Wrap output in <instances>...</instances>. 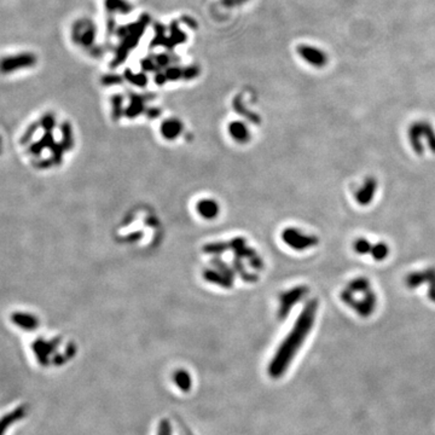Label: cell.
<instances>
[{
  "mask_svg": "<svg viewBox=\"0 0 435 435\" xmlns=\"http://www.w3.org/2000/svg\"><path fill=\"white\" fill-rule=\"evenodd\" d=\"M296 51L302 61H305L309 65H313L315 68H322L328 63L327 53L323 50L317 48V46L301 44V45L297 46Z\"/></svg>",
  "mask_w": 435,
  "mask_h": 435,
  "instance_id": "5",
  "label": "cell"
},
{
  "mask_svg": "<svg viewBox=\"0 0 435 435\" xmlns=\"http://www.w3.org/2000/svg\"><path fill=\"white\" fill-rule=\"evenodd\" d=\"M157 435H172V427L168 419H162L160 422Z\"/></svg>",
  "mask_w": 435,
  "mask_h": 435,
  "instance_id": "23",
  "label": "cell"
},
{
  "mask_svg": "<svg viewBox=\"0 0 435 435\" xmlns=\"http://www.w3.org/2000/svg\"><path fill=\"white\" fill-rule=\"evenodd\" d=\"M11 321L16 327L26 331H34L39 325V321L35 315L23 312H16L11 315Z\"/></svg>",
  "mask_w": 435,
  "mask_h": 435,
  "instance_id": "7",
  "label": "cell"
},
{
  "mask_svg": "<svg viewBox=\"0 0 435 435\" xmlns=\"http://www.w3.org/2000/svg\"><path fill=\"white\" fill-rule=\"evenodd\" d=\"M67 362H68V358L64 354H57V355H55L52 358V364L53 365H57V366L63 365Z\"/></svg>",
  "mask_w": 435,
  "mask_h": 435,
  "instance_id": "24",
  "label": "cell"
},
{
  "mask_svg": "<svg viewBox=\"0 0 435 435\" xmlns=\"http://www.w3.org/2000/svg\"><path fill=\"white\" fill-rule=\"evenodd\" d=\"M140 68H142L145 73H149V71H156V70L159 71V67L157 64H156L154 55L146 56V57L142 58V61H140Z\"/></svg>",
  "mask_w": 435,
  "mask_h": 435,
  "instance_id": "20",
  "label": "cell"
},
{
  "mask_svg": "<svg viewBox=\"0 0 435 435\" xmlns=\"http://www.w3.org/2000/svg\"><path fill=\"white\" fill-rule=\"evenodd\" d=\"M150 20L151 18L149 15H142L137 22H132L126 26L116 28L115 34L120 37V44L115 51V57L111 62V67H117L126 61L130 52L139 44L143 34L145 33L146 27L149 26Z\"/></svg>",
  "mask_w": 435,
  "mask_h": 435,
  "instance_id": "2",
  "label": "cell"
},
{
  "mask_svg": "<svg viewBox=\"0 0 435 435\" xmlns=\"http://www.w3.org/2000/svg\"><path fill=\"white\" fill-rule=\"evenodd\" d=\"M121 81L122 77L116 74H106L102 77L103 85H116V84H121Z\"/></svg>",
  "mask_w": 435,
  "mask_h": 435,
  "instance_id": "22",
  "label": "cell"
},
{
  "mask_svg": "<svg viewBox=\"0 0 435 435\" xmlns=\"http://www.w3.org/2000/svg\"><path fill=\"white\" fill-rule=\"evenodd\" d=\"M181 435H192L185 427H181Z\"/></svg>",
  "mask_w": 435,
  "mask_h": 435,
  "instance_id": "28",
  "label": "cell"
},
{
  "mask_svg": "<svg viewBox=\"0 0 435 435\" xmlns=\"http://www.w3.org/2000/svg\"><path fill=\"white\" fill-rule=\"evenodd\" d=\"M154 80H155V83L157 84V85H164L166 81H168L167 77H166L165 71H161V70H159L157 73L155 74Z\"/></svg>",
  "mask_w": 435,
  "mask_h": 435,
  "instance_id": "27",
  "label": "cell"
},
{
  "mask_svg": "<svg viewBox=\"0 0 435 435\" xmlns=\"http://www.w3.org/2000/svg\"><path fill=\"white\" fill-rule=\"evenodd\" d=\"M97 29L92 21L89 18H81L74 22L71 27V39L75 45H79L85 50L95 49Z\"/></svg>",
  "mask_w": 435,
  "mask_h": 435,
  "instance_id": "3",
  "label": "cell"
},
{
  "mask_svg": "<svg viewBox=\"0 0 435 435\" xmlns=\"http://www.w3.org/2000/svg\"><path fill=\"white\" fill-rule=\"evenodd\" d=\"M37 58L33 52H20L16 55L5 56L2 61V70L4 74H10L21 69H28L36 64Z\"/></svg>",
  "mask_w": 435,
  "mask_h": 435,
  "instance_id": "4",
  "label": "cell"
},
{
  "mask_svg": "<svg viewBox=\"0 0 435 435\" xmlns=\"http://www.w3.org/2000/svg\"><path fill=\"white\" fill-rule=\"evenodd\" d=\"M228 133H230L231 138H233L236 142H246L249 138L248 128L241 121L231 122L228 125Z\"/></svg>",
  "mask_w": 435,
  "mask_h": 435,
  "instance_id": "14",
  "label": "cell"
},
{
  "mask_svg": "<svg viewBox=\"0 0 435 435\" xmlns=\"http://www.w3.org/2000/svg\"><path fill=\"white\" fill-rule=\"evenodd\" d=\"M181 132V124L177 118H168L161 126V133L166 139H174Z\"/></svg>",
  "mask_w": 435,
  "mask_h": 435,
  "instance_id": "13",
  "label": "cell"
},
{
  "mask_svg": "<svg viewBox=\"0 0 435 435\" xmlns=\"http://www.w3.org/2000/svg\"><path fill=\"white\" fill-rule=\"evenodd\" d=\"M154 30H155V35L154 39H152L151 44H150V46L151 48H157V46H164V48H167V40L168 36L166 35V32H167V27L164 26L162 23H160V22H156L154 24Z\"/></svg>",
  "mask_w": 435,
  "mask_h": 435,
  "instance_id": "17",
  "label": "cell"
},
{
  "mask_svg": "<svg viewBox=\"0 0 435 435\" xmlns=\"http://www.w3.org/2000/svg\"><path fill=\"white\" fill-rule=\"evenodd\" d=\"M164 71L168 81H178L184 79V68L179 67L178 64L171 65V67L166 68Z\"/></svg>",
  "mask_w": 435,
  "mask_h": 435,
  "instance_id": "19",
  "label": "cell"
},
{
  "mask_svg": "<svg viewBox=\"0 0 435 435\" xmlns=\"http://www.w3.org/2000/svg\"><path fill=\"white\" fill-rule=\"evenodd\" d=\"M315 312H317V302L311 301L303 308L302 313L297 318L293 330L282 342L280 348L277 349L276 354L268 365V375L273 378H280L284 375L287 369L289 368L290 363L293 362L294 357L302 346L306 336L312 329L314 323Z\"/></svg>",
  "mask_w": 435,
  "mask_h": 435,
  "instance_id": "1",
  "label": "cell"
},
{
  "mask_svg": "<svg viewBox=\"0 0 435 435\" xmlns=\"http://www.w3.org/2000/svg\"><path fill=\"white\" fill-rule=\"evenodd\" d=\"M200 73H201V70H200L199 65L191 64V65H187V67H184V80L196 79V77L200 75Z\"/></svg>",
  "mask_w": 435,
  "mask_h": 435,
  "instance_id": "21",
  "label": "cell"
},
{
  "mask_svg": "<svg viewBox=\"0 0 435 435\" xmlns=\"http://www.w3.org/2000/svg\"><path fill=\"white\" fill-rule=\"evenodd\" d=\"M26 414H27V408L24 405L18 406V408L15 409L14 411H11L10 414H6L2 419V435H4L5 430L8 429L11 424H14L15 422L20 421V419L26 417Z\"/></svg>",
  "mask_w": 435,
  "mask_h": 435,
  "instance_id": "12",
  "label": "cell"
},
{
  "mask_svg": "<svg viewBox=\"0 0 435 435\" xmlns=\"http://www.w3.org/2000/svg\"><path fill=\"white\" fill-rule=\"evenodd\" d=\"M33 352L40 365L46 366L50 364V355H51V353H50L49 343L46 342V341H44L43 339L36 340L35 342L33 343Z\"/></svg>",
  "mask_w": 435,
  "mask_h": 435,
  "instance_id": "10",
  "label": "cell"
},
{
  "mask_svg": "<svg viewBox=\"0 0 435 435\" xmlns=\"http://www.w3.org/2000/svg\"><path fill=\"white\" fill-rule=\"evenodd\" d=\"M180 21L183 22V23L185 24V26H187L189 28H191V29H197V23H196V21L193 20L192 17L183 16V17H181Z\"/></svg>",
  "mask_w": 435,
  "mask_h": 435,
  "instance_id": "25",
  "label": "cell"
},
{
  "mask_svg": "<svg viewBox=\"0 0 435 435\" xmlns=\"http://www.w3.org/2000/svg\"><path fill=\"white\" fill-rule=\"evenodd\" d=\"M125 79L130 81L132 85L143 87L148 84V75L145 73H133L131 69L125 70Z\"/></svg>",
  "mask_w": 435,
  "mask_h": 435,
  "instance_id": "18",
  "label": "cell"
},
{
  "mask_svg": "<svg viewBox=\"0 0 435 435\" xmlns=\"http://www.w3.org/2000/svg\"><path fill=\"white\" fill-rule=\"evenodd\" d=\"M154 58L156 61V64H157L159 69H164V70L166 68L177 64L178 62H179L178 56H175L172 52H167V51L161 52V53H154Z\"/></svg>",
  "mask_w": 435,
  "mask_h": 435,
  "instance_id": "16",
  "label": "cell"
},
{
  "mask_svg": "<svg viewBox=\"0 0 435 435\" xmlns=\"http://www.w3.org/2000/svg\"><path fill=\"white\" fill-rule=\"evenodd\" d=\"M248 2V0H237V3H246Z\"/></svg>",
  "mask_w": 435,
  "mask_h": 435,
  "instance_id": "29",
  "label": "cell"
},
{
  "mask_svg": "<svg viewBox=\"0 0 435 435\" xmlns=\"http://www.w3.org/2000/svg\"><path fill=\"white\" fill-rule=\"evenodd\" d=\"M75 354H76V347H75V345H74L73 342H70L69 345L67 346V349H65L64 355L67 357L68 361H69V359L73 358V357H74Z\"/></svg>",
  "mask_w": 435,
  "mask_h": 435,
  "instance_id": "26",
  "label": "cell"
},
{
  "mask_svg": "<svg viewBox=\"0 0 435 435\" xmlns=\"http://www.w3.org/2000/svg\"><path fill=\"white\" fill-rule=\"evenodd\" d=\"M303 295V290L302 289H295L293 290V292L288 293L282 297V303H281V308H280V317L284 318L286 315L289 313L290 308L293 307L295 303L299 301V299H301Z\"/></svg>",
  "mask_w": 435,
  "mask_h": 435,
  "instance_id": "9",
  "label": "cell"
},
{
  "mask_svg": "<svg viewBox=\"0 0 435 435\" xmlns=\"http://www.w3.org/2000/svg\"><path fill=\"white\" fill-rule=\"evenodd\" d=\"M173 381L181 392L187 393L190 392V389H191V386H192L191 376H190L189 372L185 370L175 371V374L173 375Z\"/></svg>",
  "mask_w": 435,
  "mask_h": 435,
  "instance_id": "15",
  "label": "cell"
},
{
  "mask_svg": "<svg viewBox=\"0 0 435 435\" xmlns=\"http://www.w3.org/2000/svg\"><path fill=\"white\" fill-rule=\"evenodd\" d=\"M168 29H170V35H168L167 40L168 50H173V48H175L177 45H180V44L186 42V34L178 26V22H172Z\"/></svg>",
  "mask_w": 435,
  "mask_h": 435,
  "instance_id": "11",
  "label": "cell"
},
{
  "mask_svg": "<svg viewBox=\"0 0 435 435\" xmlns=\"http://www.w3.org/2000/svg\"><path fill=\"white\" fill-rule=\"evenodd\" d=\"M104 8L111 15H128L133 11V5L128 0H104Z\"/></svg>",
  "mask_w": 435,
  "mask_h": 435,
  "instance_id": "8",
  "label": "cell"
},
{
  "mask_svg": "<svg viewBox=\"0 0 435 435\" xmlns=\"http://www.w3.org/2000/svg\"><path fill=\"white\" fill-rule=\"evenodd\" d=\"M196 209L197 213H199L202 218L207 219V220L217 218L219 211H220L218 202L213 199L200 200V201L197 202Z\"/></svg>",
  "mask_w": 435,
  "mask_h": 435,
  "instance_id": "6",
  "label": "cell"
}]
</instances>
